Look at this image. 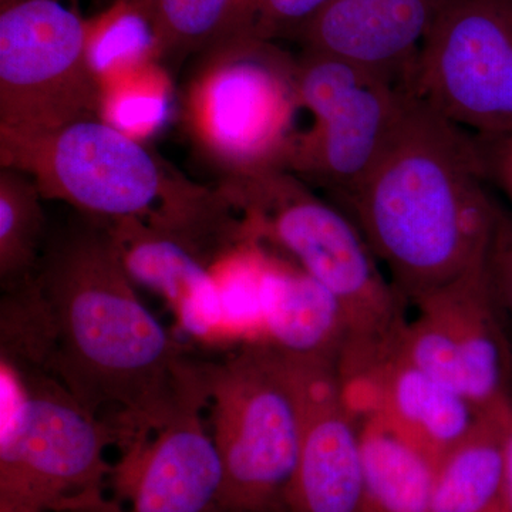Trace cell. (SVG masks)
Listing matches in <instances>:
<instances>
[{"label":"cell","instance_id":"obj_21","mask_svg":"<svg viewBox=\"0 0 512 512\" xmlns=\"http://www.w3.org/2000/svg\"><path fill=\"white\" fill-rule=\"evenodd\" d=\"M146 22L158 49L183 56L227 45L234 0H124Z\"/></svg>","mask_w":512,"mask_h":512},{"label":"cell","instance_id":"obj_30","mask_svg":"<svg viewBox=\"0 0 512 512\" xmlns=\"http://www.w3.org/2000/svg\"><path fill=\"white\" fill-rule=\"evenodd\" d=\"M281 512H284V511H281Z\"/></svg>","mask_w":512,"mask_h":512},{"label":"cell","instance_id":"obj_5","mask_svg":"<svg viewBox=\"0 0 512 512\" xmlns=\"http://www.w3.org/2000/svg\"><path fill=\"white\" fill-rule=\"evenodd\" d=\"M0 512H86L103 503L114 424L74 399L53 376L2 362Z\"/></svg>","mask_w":512,"mask_h":512},{"label":"cell","instance_id":"obj_22","mask_svg":"<svg viewBox=\"0 0 512 512\" xmlns=\"http://www.w3.org/2000/svg\"><path fill=\"white\" fill-rule=\"evenodd\" d=\"M55 348V323L36 276L3 291L0 303L2 362L20 372L52 376Z\"/></svg>","mask_w":512,"mask_h":512},{"label":"cell","instance_id":"obj_27","mask_svg":"<svg viewBox=\"0 0 512 512\" xmlns=\"http://www.w3.org/2000/svg\"><path fill=\"white\" fill-rule=\"evenodd\" d=\"M259 3H261V0H234L231 29H229L227 45L224 47L249 40ZM224 47H221V49H224Z\"/></svg>","mask_w":512,"mask_h":512},{"label":"cell","instance_id":"obj_6","mask_svg":"<svg viewBox=\"0 0 512 512\" xmlns=\"http://www.w3.org/2000/svg\"><path fill=\"white\" fill-rule=\"evenodd\" d=\"M208 429L224 470L225 512H279L298 458L299 420L278 350L242 346L200 363Z\"/></svg>","mask_w":512,"mask_h":512},{"label":"cell","instance_id":"obj_14","mask_svg":"<svg viewBox=\"0 0 512 512\" xmlns=\"http://www.w3.org/2000/svg\"><path fill=\"white\" fill-rule=\"evenodd\" d=\"M444 0H335L299 33L303 49L346 60L410 90Z\"/></svg>","mask_w":512,"mask_h":512},{"label":"cell","instance_id":"obj_3","mask_svg":"<svg viewBox=\"0 0 512 512\" xmlns=\"http://www.w3.org/2000/svg\"><path fill=\"white\" fill-rule=\"evenodd\" d=\"M0 164L28 174L45 200L101 221L136 218L201 251L237 231L225 187L191 183L100 117L33 133L0 128Z\"/></svg>","mask_w":512,"mask_h":512},{"label":"cell","instance_id":"obj_18","mask_svg":"<svg viewBox=\"0 0 512 512\" xmlns=\"http://www.w3.org/2000/svg\"><path fill=\"white\" fill-rule=\"evenodd\" d=\"M359 423L363 512H430L436 461L377 414Z\"/></svg>","mask_w":512,"mask_h":512},{"label":"cell","instance_id":"obj_10","mask_svg":"<svg viewBox=\"0 0 512 512\" xmlns=\"http://www.w3.org/2000/svg\"><path fill=\"white\" fill-rule=\"evenodd\" d=\"M265 43L224 47V57L192 94L198 136L231 178L286 170L298 137L295 63L269 52Z\"/></svg>","mask_w":512,"mask_h":512},{"label":"cell","instance_id":"obj_7","mask_svg":"<svg viewBox=\"0 0 512 512\" xmlns=\"http://www.w3.org/2000/svg\"><path fill=\"white\" fill-rule=\"evenodd\" d=\"M299 104L313 123L296 137L286 170L346 202L372 170L402 117L410 90L323 53L295 63Z\"/></svg>","mask_w":512,"mask_h":512},{"label":"cell","instance_id":"obj_9","mask_svg":"<svg viewBox=\"0 0 512 512\" xmlns=\"http://www.w3.org/2000/svg\"><path fill=\"white\" fill-rule=\"evenodd\" d=\"M410 90L477 137L512 136V0H444Z\"/></svg>","mask_w":512,"mask_h":512},{"label":"cell","instance_id":"obj_24","mask_svg":"<svg viewBox=\"0 0 512 512\" xmlns=\"http://www.w3.org/2000/svg\"><path fill=\"white\" fill-rule=\"evenodd\" d=\"M487 271L501 315L512 326V215L503 208L488 249Z\"/></svg>","mask_w":512,"mask_h":512},{"label":"cell","instance_id":"obj_25","mask_svg":"<svg viewBox=\"0 0 512 512\" xmlns=\"http://www.w3.org/2000/svg\"><path fill=\"white\" fill-rule=\"evenodd\" d=\"M488 180L494 181L512 204V136L478 137Z\"/></svg>","mask_w":512,"mask_h":512},{"label":"cell","instance_id":"obj_11","mask_svg":"<svg viewBox=\"0 0 512 512\" xmlns=\"http://www.w3.org/2000/svg\"><path fill=\"white\" fill-rule=\"evenodd\" d=\"M278 353L299 420L298 458L284 512H363L360 423L335 360Z\"/></svg>","mask_w":512,"mask_h":512},{"label":"cell","instance_id":"obj_1","mask_svg":"<svg viewBox=\"0 0 512 512\" xmlns=\"http://www.w3.org/2000/svg\"><path fill=\"white\" fill-rule=\"evenodd\" d=\"M36 281L55 323L52 376L110 414L126 448L161 429L192 360L138 298L106 221L82 215L47 238Z\"/></svg>","mask_w":512,"mask_h":512},{"label":"cell","instance_id":"obj_23","mask_svg":"<svg viewBox=\"0 0 512 512\" xmlns=\"http://www.w3.org/2000/svg\"><path fill=\"white\" fill-rule=\"evenodd\" d=\"M335 0H261L251 37L269 42L275 37L298 36L301 30Z\"/></svg>","mask_w":512,"mask_h":512},{"label":"cell","instance_id":"obj_12","mask_svg":"<svg viewBox=\"0 0 512 512\" xmlns=\"http://www.w3.org/2000/svg\"><path fill=\"white\" fill-rule=\"evenodd\" d=\"M200 362H192L170 419L123 451L113 481L124 512H225L224 470L205 423Z\"/></svg>","mask_w":512,"mask_h":512},{"label":"cell","instance_id":"obj_29","mask_svg":"<svg viewBox=\"0 0 512 512\" xmlns=\"http://www.w3.org/2000/svg\"><path fill=\"white\" fill-rule=\"evenodd\" d=\"M19 2V0H0V6L8 5V3ZM60 2V0H59Z\"/></svg>","mask_w":512,"mask_h":512},{"label":"cell","instance_id":"obj_28","mask_svg":"<svg viewBox=\"0 0 512 512\" xmlns=\"http://www.w3.org/2000/svg\"><path fill=\"white\" fill-rule=\"evenodd\" d=\"M89 512H124L123 508H121L120 504H117L116 501H104L100 507L94 508V510Z\"/></svg>","mask_w":512,"mask_h":512},{"label":"cell","instance_id":"obj_26","mask_svg":"<svg viewBox=\"0 0 512 512\" xmlns=\"http://www.w3.org/2000/svg\"><path fill=\"white\" fill-rule=\"evenodd\" d=\"M483 512H512V412L505 434V456L503 476L493 500Z\"/></svg>","mask_w":512,"mask_h":512},{"label":"cell","instance_id":"obj_15","mask_svg":"<svg viewBox=\"0 0 512 512\" xmlns=\"http://www.w3.org/2000/svg\"><path fill=\"white\" fill-rule=\"evenodd\" d=\"M439 330L478 413L512 402V353L487 261L416 303Z\"/></svg>","mask_w":512,"mask_h":512},{"label":"cell","instance_id":"obj_17","mask_svg":"<svg viewBox=\"0 0 512 512\" xmlns=\"http://www.w3.org/2000/svg\"><path fill=\"white\" fill-rule=\"evenodd\" d=\"M261 302L262 345L338 363L348 326L338 302L312 276L268 255Z\"/></svg>","mask_w":512,"mask_h":512},{"label":"cell","instance_id":"obj_16","mask_svg":"<svg viewBox=\"0 0 512 512\" xmlns=\"http://www.w3.org/2000/svg\"><path fill=\"white\" fill-rule=\"evenodd\" d=\"M106 224L127 274L164 299L181 332L200 342H227L210 261L170 232L136 218Z\"/></svg>","mask_w":512,"mask_h":512},{"label":"cell","instance_id":"obj_4","mask_svg":"<svg viewBox=\"0 0 512 512\" xmlns=\"http://www.w3.org/2000/svg\"><path fill=\"white\" fill-rule=\"evenodd\" d=\"M227 184L248 238L291 255L338 302L348 326L338 362L366 359L396 340L407 323L406 299L384 278L379 259L348 214L288 170L235 177Z\"/></svg>","mask_w":512,"mask_h":512},{"label":"cell","instance_id":"obj_2","mask_svg":"<svg viewBox=\"0 0 512 512\" xmlns=\"http://www.w3.org/2000/svg\"><path fill=\"white\" fill-rule=\"evenodd\" d=\"M478 137L410 93L350 218L416 305L487 261L501 208L488 194Z\"/></svg>","mask_w":512,"mask_h":512},{"label":"cell","instance_id":"obj_8","mask_svg":"<svg viewBox=\"0 0 512 512\" xmlns=\"http://www.w3.org/2000/svg\"><path fill=\"white\" fill-rule=\"evenodd\" d=\"M83 20L59 0L0 6V128L45 131L100 117Z\"/></svg>","mask_w":512,"mask_h":512},{"label":"cell","instance_id":"obj_19","mask_svg":"<svg viewBox=\"0 0 512 512\" xmlns=\"http://www.w3.org/2000/svg\"><path fill=\"white\" fill-rule=\"evenodd\" d=\"M512 402L481 413L470 431L440 458L430 512H483L503 476Z\"/></svg>","mask_w":512,"mask_h":512},{"label":"cell","instance_id":"obj_20","mask_svg":"<svg viewBox=\"0 0 512 512\" xmlns=\"http://www.w3.org/2000/svg\"><path fill=\"white\" fill-rule=\"evenodd\" d=\"M35 181L0 167V284L3 291L35 278L46 245V214Z\"/></svg>","mask_w":512,"mask_h":512},{"label":"cell","instance_id":"obj_13","mask_svg":"<svg viewBox=\"0 0 512 512\" xmlns=\"http://www.w3.org/2000/svg\"><path fill=\"white\" fill-rule=\"evenodd\" d=\"M338 372L357 419L366 414L383 417L436 463L481 414L463 394L400 356L393 343Z\"/></svg>","mask_w":512,"mask_h":512}]
</instances>
